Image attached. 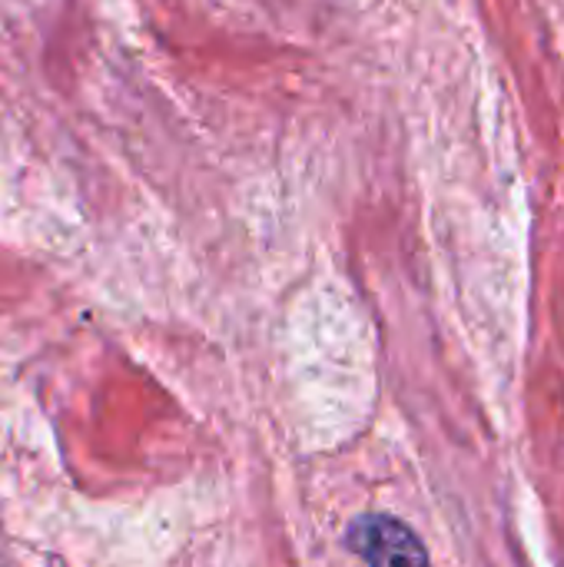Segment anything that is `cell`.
I'll return each mask as SVG.
<instances>
[{
    "mask_svg": "<svg viewBox=\"0 0 564 567\" xmlns=\"http://www.w3.org/2000/svg\"><path fill=\"white\" fill-rule=\"evenodd\" d=\"M346 545L369 565H429V551L412 528L386 515L356 518L346 532Z\"/></svg>",
    "mask_w": 564,
    "mask_h": 567,
    "instance_id": "1",
    "label": "cell"
}]
</instances>
